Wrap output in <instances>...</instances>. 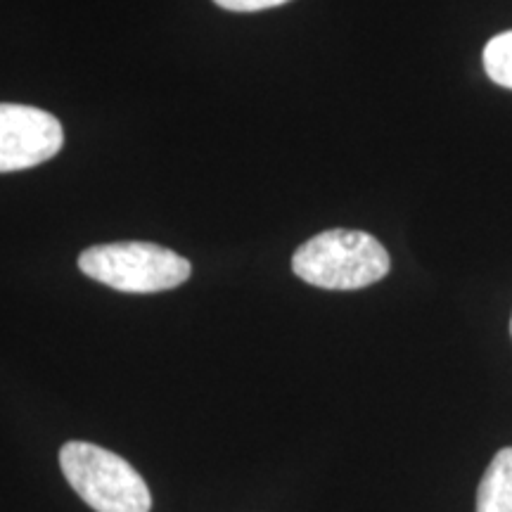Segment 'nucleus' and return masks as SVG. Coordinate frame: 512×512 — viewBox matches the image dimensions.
<instances>
[{"label": "nucleus", "mask_w": 512, "mask_h": 512, "mask_svg": "<svg viewBox=\"0 0 512 512\" xmlns=\"http://www.w3.org/2000/svg\"><path fill=\"white\" fill-rule=\"evenodd\" d=\"M214 3L230 12H259L268 8H278V5L290 3V0H214Z\"/></svg>", "instance_id": "7"}, {"label": "nucleus", "mask_w": 512, "mask_h": 512, "mask_svg": "<svg viewBox=\"0 0 512 512\" xmlns=\"http://www.w3.org/2000/svg\"><path fill=\"white\" fill-rule=\"evenodd\" d=\"M510 335H512V318H510Z\"/></svg>", "instance_id": "8"}, {"label": "nucleus", "mask_w": 512, "mask_h": 512, "mask_svg": "<svg viewBox=\"0 0 512 512\" xmlns=\"http://www.w3.org/2000/svg\"><path fill=\"white\" fill-rule=\"evenodd\" d=\"M484 69L491 81L512 91V31L498 34L486 43Z\"/></svg>", "instance_id": "6"}, {"label": "nucleus", "mask_w": 512, "mask_h": 512, "mask_svg": "<svg viewBox=\"0 0 512 512\" xmlns=\"http://www.w3.org/2000/svg\"><path fill=\"white\" fill-rule=\"evenodd\" d=\"M389 266L387 249L363 230H325L292 256L297 278L323 290H361L382 280Z\"/></svg>", "instance_id": "1"}, {"label": "nucleus", "mask_w": 512, "mask_h": 512, "mask_svg": "<svg viewBox=\"0 0 512 512\" xmlns=\"http://www.w3.org/2000/svg\"><path fill=\"white\" fill-rule=\"evenodd\" d=\"M67 482L95 512H150L145 479L117 453L88 441H69L60 451Z\"/></svg>", "instance_id": "2"}, {"label": "nucleus", "mask_w": 512, "mask_h": 512, "mask_svg": "<svg viewBox=\"0 0 512 512\" xmlns=\"http://www.w3.org/2000/svg\"><path fill=\"white\" fill-rule=\"evenodd\" d=\"M79 268L88 278L119 292L150 294L174 290L190 278V261L152 242H114L86 249Z\"/></svg>", "instance_id": "3"}, {"label": "nucleus", "mask_w": 512, "mask_h": 512, "mask_svg": "<svg viewBox=\"0 0 512 512\" xmlns=\"http://www.w3.org/2000/svg\"><path fill=\"white\" fill-rule=\"evenodd\" d=\"M62 143V124L50 112L10 102L0 105V174L48 162Z\"/></svg>", "instance_id": "4"}, {"label": "nucleus", "mask_w": 512, "mask_h": 512, "mask_svg": "<svg viewBox=\"0 0 512 512\" xmlns=\"http://www.w3.org/2000/svg\"><path fill=\"white\" fill-rule=\"evenodd\" d=\"M477 512H512V448H503L486 467L477 491Z\"/></svg>", "instance_id": "5"}]
</instances>
